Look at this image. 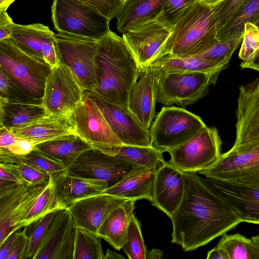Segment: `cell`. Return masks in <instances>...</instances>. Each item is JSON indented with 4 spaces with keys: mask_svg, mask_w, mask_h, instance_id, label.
Returning <instances> with one entry per match:
<instances>
[{
    "mask_svg": "<svg viewBox=\"0 0 259 259\" xmlns=\"http://www.w3.org/2000/svg\"><path fill=\"white\" fill-rule=\"evenodd\" d=\"M158 80L156 72L148 66L141 70L139 80L131 90L128 108L148 129L155 114Z\"/></svg>",
    "mask_w": 259,
    "mask_h": 259,
    "instance_id": "obj_22",
    "label": "cell"
},
{
    "mask_svg": "<svg viewBox=\"0 0 259 259\" xmlns=\"http://www.w3.org/2000/svg\"><path fill=\"white\" fill-rule=\"evenodd\" d=\"M24 183L13 172L0 166V189L16 186Z\"/></svg>",
    "mask_w": 259,
    "mask_h": 259,
    "instance_id": "obj_50",
    "label": "cell"
},
{
    "mask_svg": "<svg viewBox=\"0 0 259 259\" xmlns=\"http://www.w3.org/2000/svg\"><path fill=\"white\" fill-rule=\"evenodd\" d=\"M48 182L38 185L24 183L0 199V244L10 234L21 229V223Z\"/></svg>",
    "mask_w": 259,
    "mask_h": 259,
    "instance_id": "obj_17",
    "label": "cell"
},
{
    "mask_svg": "<svg viewBox=\"0 0 259 259\" xmlns=\"http://www.w3.org/2000/svg\"><path fill=\"white\" fill-rule=\"evenodd\" d=\"M13 23L7 11H0V40L10 37Z\"/></svg>",
    "mask_w": 259,
    "mask_h": 259,
    "instance_id": "obj_51",
    "label": "cell"
},
{
    "mask_svg": "<svg viewBox=\"0 0 259 259\" xmlns=\"http://www.w3.org/2000/svg\"><path fill=\"white\" fill-rule=\"evenodd\" d=\"M51 177L57 195L66 208L79 200L101 194L109 187L102 181L84 178L67 169Z\"/></svg>",
    "mask_w": 259,
    "mask_h": 259,
    "instance_id": "obj_24",
    "label": "cell"
},
{
    "mask_svg": "<svg viewBox=\"0 0 259 259\" xmlns=\"http://www.w3.org/2000/svg\"><path fill=\"white\" fill-rule=\"evenodd\" d=\"M36 146V144L32 141L18 138L13 144L6 148L17 155L22 156L30 153L35 149Z\"/></svg>",
    "mask_w": 259,
    "mask_h": 259,
    "instance_id": "obj_49",
    "label": "cell"
},
{
    "mask_svg": "<svg viewBox=\"0 0 259 259\" xmlns=\"http://www.w3.org/2000/svg\"><path fill=\"white\" fill-rule=\"evenodd\" d=\"M15 0H0V11H7L9 6Z\"/></svg>",
    "mask_w": 259,
    "mask_h": 259,
    "instance_id": "obj_58",
    "label": "cell"
},
{
    "mask_svg": "<svg viewBox=\"0 0 259 259\" xmlns=\"http://www.w3.org/2000/svg\"><path fill=\"white\" fill-rule=\"evenodd\" d=\"M217 246L224 249L228 259H259V246L239 233L223 234Z\"/></svg>",
    "mask_w": 259,
    "mask_h": 259,
    "instance_id": "obj_35",
    "label": "cell"
},
{
    "mask_svg": "<svg viewBox=\"0 0 259 259\" xmlns=\"http://www.w3.org/2000/svg\"><path fill=\"white\" fill-rule=\"evenodd\" d=\"M184 192L182 171L166 162L155 174L152 205L170 218L180 205Z\"/></svg>",
    "mask_w": 259,
    "mask_h": 259,
    "instance_id": "obj_21",
    "label": "cell"
},
{
    "mask_svg": "<svg viewBox=\"0 0 259 259\" xmlns=\"http://www.w3.org/2000/svg\"><path fill=\"white\" fill-rule=\"evenodd\" d=\"M54 34L53 31L49 33L45 38L42 45L44 60L52 68L60 62L59 50Z\"/></svg>",
    "mask_w": 259,
    "mask_h": 259,
    "instance_id": "obj_47",
    "label": "cell"
},
{
    "mask_svg": "<svg viewBox=\"0 0 259 259\" xmlns=\"http://www.w3.org/2000/svg\"><path fill=\"white\" fill-rule=\"evenodd\" d=\"M76 227L67 208L58 210L34 259H73Z\"/></svg>",
    "mask_w": 259,
    "mask_h": 259,
    "instance_id": "obj_15",
    "label": "cell"
},
{
    "mask_svg": "<svg viewBox=\"0 0 259 259\" xmlns=\"http://www.w3.org/2000/svg\"><path fill=\"white\" fill-rule=\"evenodd\" d=\"M206 258L207 259H228V256L224 249L217 245L208 252Z\"/></svg>",
    "mask_w": 259,
    "mask_h": 259,
    "instance_id": "obj_55",
    "label": "cell"
},
{
    "mask_svg": "<svg viewBox=\"0 0 259 259\" xmlns=\"http://www.w3.org/2000/svg\"><path fill=\"white\" fill-rule=\"evenodd\" d=\"M101 238L87 229L76 227L73 259H103Z\"/></svg>",
    "mask_w": 259,
    "mask_h": 259,
    "instance_id": "obj_36",
    "label": "cell"
},
{
    "mask_svg": "<svg viewBox=\"0 0 259 259\" xmlns=\"http://www.w3.org/2000/svg\"><path fill=\"white\" fill-rule=\"evenodd\" d=\"M0 166L13 172L22 181L30 184L38 185L49 181L50 175L23 160L19 155H16L9 163H0Z\"/></svg>",
    "mask_w": 259,
    "mask_h": 259,
    "instance_id": "obj_37",
    "label": "cell"
},
{
    "mask_svg": "<svg viewBox=\"0 0 259 259\" xmlns=\"http://www.w3.org/2000/svg\"><path fill=\"white\" fill-rule=\"evenodd\" d=\"M0 98L23 103L42 104L23 91L3 70H0Z\"/></svg>",
    "mask_w": 259,
    "mask_h": 259,
    "instance_id": "obj_43",
    "label": "cell"
},
{
    "mask_svg": "<svg viewBox=\"0 0 259 259\" xmlns=\"http://www.w3.org/2000/svg\"><path fill=\"white\" fill-rule=\"evenodd\" d=\"M20 158L51 176L60 174L67 169L66 167L63 164L36 148L28 154L20 156Z\"/></svg>",
    "mask_w": 259,
    "mask_h": 259,
    "instance_id": "obj_42",
    "label": "cell"
},
{
    "mask_svg": "<svg viewBox=\"0 0 259 259\" xmlns=\"http://www.w3.org/2000/svg\"><path fill=\"white\" fill-rule=\"evenodd\" d=\"M120 259L125 258L124 256L121 254L112 251L110 249H107L105 254H104L103 259Z\"/></svg>",
    "mask_w": 259,
    "mask_h": 259,
    "instance_id": "obj_57",
    "label": "cell"
},
{
    "mask_svg": "<svg viewBox=\"0 0 259 259\" xmlns=\"http://www.w3.org/2000/svg\"><path fill=\"white\" fill-rule=\"evenodd\" d=\"M60 61L66 65L84 91L97 87L98 40L67 33L54 34Z\"/></svg>",
    "mask_w": 259,
    "mask_h": 259,
    "instance_id": "obj_9",
    "label": "cell"
},
{
    "mask_svg": "<svg viewBox=\"0 0 259 259\" xmlns=\"http://www.w3.org/2000/svg\"><path fill=\"white\" fill-rule=\"evenodd\" d=\"M208 180L214 190L235 211L242 222L259 225V187Z\"/></svg>",
    "mask_w": 259,
    "mask_h": 259,
    "instance_id": "obj_20",
    "label": "cell"
},
{
    "mask_svg": "<svg viewBox=\"0 0 259 259\" xmlns=\"http://www.w3.org/2000/svg\"><path fill=\"white\" fill-rule=\"evenodd\" d=\"M182 173L184 192L170 218L173 227L171 242L188 251L208 244L242 222L214 190L208 179L200 178L197 172Z\"/></svg>",
    "mask_w": 259,
    "mask_h": 259,
    "instance_id": "obj_1",
    "label": "cell"
},
{
    "mask_svg": "<svg viewBox=\"0 0 259 259\" xmlns=\"http://www.w3.org/2000/svg\"><path fill=\"white\" fill-rule=\"evenodd\" d=\"M28 244L29 238L24 227L22 231H16L7 259H24Z\"/></svg>",
    "mask_w": 259,
    "mask_h": 259,
    "instance_id": "obj_48",
    "label": "cell"
},
{
    "mask_svg": "<svg viewBox=\"0 0 259 259\" xmlns=\"http://www.w3.org/2000/svg\"><path fill=\"white\" fill-rule=\"evenodd\" d=\"M164 0H126L117 17L116 27L124 33L147 21L155 19Z\"/></svg>",
    "mask_w": 259,
    "mask_h": 259,
    "instance_id": "obj_28",
    "label": "cell"
},
{
    "mask_svg": "<svg viewBox=\"0 0 259 259\" xmlns=\"http://www.w3.org/2000/svg\"><path fill=\"white\" fill-rule=\"evenodd\" d=\"M151 69L166 72H203L219 74L227 65L197 57L165 55L148 65Z\"/></svg>",
    "mask_w": 259,
    "mask_h": 259,
    "instance_id": "obj_29",
    "label": "cell"
},
{
    "mask_svg": "<svg viewBox=\"0 0 259 259\" xmlns=\"http://www.w3.org/2000/svg\"><path fill=\"white\" fill-rule=\"evenodd\" d=\"M171 31L153 19L127 30L122 37L142 70L157 58Z\"/></svg>",
    "mask_w": 259,
    "mask_h": 259,
    "instance_id": "obj_16",
    "label": "cell"
},
{
    "mask_svg": "<svg viewBox=\"0 0 259 259\" xmlns=\"http://www.w3.org/2000/svg\"><path fill=\"white\" fill-rule=\"evenodd\" d=\"M126 200L101 193L79 200L67 208L76 227L84 228L97 234L100 227L110 213Z\"/></svg>",
    "mask_w": 259,
    "mask_h": 259,
    "instance_id": "obj_19",
    "label": "cell"
},
{
    "mask_svg": "<svg viewBox=\"0 0 259 259\" xmlns=\"http://www.w3.org/2000/svg\"><path fill=\"white\" fill-rule=\"evenodd\" d=\"M136 200H126L115 209L103 222L97 234L116 250L122 249L133 215Z\"/></svg>",
    "mask_w": 259,
    "mask_h": 259,
    "instance_id": "obj_26",
    "label": "cell"
},
{
    "mask_svg": "<svg viewBox=\"0 0 259 259\" xmlns=\"http://www.w3.org/2000/svg\"><path fill=\"white\" fill-rule=\"evenodd\" d=\"M139 167L92 147L81 153L67 170L84 178L102 181L110 187Z\"/></svg>",
    "mask_w": 259,
    "mask_h": 259,
    "instance_id": "obj_13",
    "label": "cell"
},
{
    "mask_svg": "<svg viewBox=\"0 0 259 259\" xmlns=\"http://www.w3.org/2000/svg\"><path fill=\"white\" fill-rule=\"evenodd\" d=\"M66 208L60 201L50 176L48 184L32 206L26 217L20 224V228L24 227L47 214L60 209Z\"/></svg>",
    "mask_w": 259,
    "mask_h": 259,
    "instance_id": "obj_34",
    "label": "cell"
},
{
    "mask_svg": "<svg viewBox=\"0 0 259 259\" xmlns=\"http://www.w3.org/2000/svg\"><path fill=\"white\" fill-rule=\"evenodd\" d=\"M155 71L158 80L157 102L164 106L176 104L183 108L204 96L219 75L203 72Z\"/></svg>",
    "mask_w": 259,
    "mask_h": 259,
    "instance_id": "obj_8",
    "label": "cell"
},
{
    "mask_svg": "<svg viewBox=\"0 0 259 259\" xmlns=\"http://www.w3.org/2000/svg\"><path fill=\"white\" fill-rule=\"evenodd\" d=\"M141 72L124 39L110 30L98 40L97 87L90 91L106 101L127 107L131 90Z\"/></svg>",
    "mask_w": 259,
    "mask_h": 259,
    "instance_id": "obj_2",
    "label": "cell"
},
{
    "mask_svg": "<svg viewBox=\"0 0 259 259\" xmlns=\"http://www.w3.org/2000/svg\"><path fill=\"white\" fill-rule=\"evenodd\" d=\"M198 1L164 0L161 11L155 19L171 30L179 20Z\"/></svg>",
    "mask_w": 259,
    "mask_h": 259,
    "instance_id": "obj_38",
    "label": "cell"
},
{
    "mask_svg": "<svg viewBox=\"0 0 259 259\" xmlns=\"http://www.w3.org/2000/svg\"><path fill=\"white\" fill-rule=\"evenodd\" d=\"M199 173L209 179L259 187V140L233 146L211 166Z\"/></svg>",
    "mask_w": 259,
    "mask_h": 259,
    "instance_id": "obj_5",
    "label": "cell"
},
{
    "mask_svg": "<svg viewBox=\"0 0 259 259\" xmlns=\"http://www.w3.org/2000/svg\"><path fill=\"white\" fill-rule=\"evenodd\" d=\"M83 92L69 68L60 61L47 78L42 104L49 114L69 117Z\"/></svg>",
    "mask_w": 259,
    "mask_h": 259,
    "instance_id": "obj_11",
    "label": "cell"
},
{
    "mask_svg": "<svg viewBox=\"0 0 259 259\" xmlns=\"http://www.w3.org/2000/svg\"><path fill=\"white\" fill-rule=\"evenodd\" d=\"M16 231L10 234L0 244V259H7L12 246Z\"/></svg>",
    "mask_w": 259,
    "mask_h": 259,
    "instance_id": "obj_53",
    "label": "cell"
},
{
    "mask_svg": "<svg viewBox=\"0 0 259 259\" xmlns=\"http://www.w3.org/2000/svg\"><path fill=\"white\" fill-rule=\"evenodd\" d=\"M0 67L29 96L42 101L52 70L44 60L25 53L8 38L0 40Z\"/></svg>",
    "mask_w": 259,
    "mask_h": 259,
    "instance_id": "obj_4",
    "label": "cell"
},
{
    "mask_svg": "<svg viewBox=\"0 0 259 259\" xmlns=\"http://www.w3.org/2000/svg\"><path fill=\"white\" fill-rule=\"evenodd\" d=\"M52 31L41 23L22 25L13 23L10 39L21 50L44 60L42 45Z\"/></svg>",
    "mask_w": 259,
    "mask_h": 259,
    "instance_id": "obj_32",
    "label": "cell"
},
{
    "mask_svg": "<svg viewBox=\"0 0 259 259\" xmlns=\"http://www.w3.org/2000/svg\"><path fill=\"white\" fill-rule=\"evenodd\" d=\"M252 241L259 246V234L251 237Z\"/></svg>",
    "mask_w": 259,
    "mask_h": 259,
    "instance_id": "obj_60",
    "label": "cell"
},
{
    "mask_svg": "<svg viewBox=\"0 0 259 259\" xmlns=\"http://www.w3.org/2000/svg\"><path fill=\"white\" fill-rule=\"evenodd\" d=\"M240 67L242 68H249L259 72V49L249 59L242 61Z\"/></svg>",
    "mask_w": 259,
    "mask_h": 259,
    "instance_id": "obj_54",
    "label": "cell"
},
{
    "mask_svg": "<svg viewBox=\"0 0 259 259\" xmlns=\"http://www.w3.org/2000/svg\"><path fill=\"white\" fill-rule=\"evenodd\" d=\"M163 252L157 249H152L149 251H147V259H156L161 258L163 256Z\"/></svg>",
    "mask_w": 259,
    "mask_h": 259,
    "instance_id": "obj_56",
    "label": "cell"
},
{
    "mask_svg": "<svg viewBox=\"0 0 259 259\" xmlns=\"http://www.w3.org/2000/svg\"><path fill=\"white\" fill-rule=\"evenodd\" d=\"M155 174L149 169L139 167L102 193L127 200L145 199L151 201Z\"/></svg>",
    "mask_w": 259,
    "mask_h": 259,
    "instance_id": "obj_25",
    "label": "cell"
},
{
    "mask_svg": "<svg viewBox=\"0 0 259 259\" xmlns=\"http://www.w3.org/2000/svg\"><path fill=\"white\" fill-rule=\"evenodd\" d=\"M259 49V28L254 24H245L243 39L239 53V57L242 61L250 59Z\"/></svg>",
    "mask_w": 259,
    "mask_h": 259,
    "instance_id": "obj_45",
    "label": "cell"
},
{
    "mask_svg": "<svg viewBox=\"0 0 259 259\" xmlns=\"http://www.w3.org/2000/svg\"><path fill=\"white\" fill-rule=\"evenodd\" d=\"M258 28H259V18L253 23Z\"/></svg>",
    "mask_w": 259,
    "mask_h": 259,
    "instance_id": "obj_61",
    "label": "cell"
},
{
    "mask_svg": "<svg viewBox=\"0 0 259 259\" xmlns=\"http://www.w3.org/2000/svg\"><path fill=\"white\" fill-rule=\"evenodd\" d=\"M217 33L211 7L198 0L174 26L156 59L195 56L219 40Z\"/></svg>",
    "mask_w": 259,
    "mask_h": 259,
    "instance_id": "obj_3",
    "label": "cell"
},
{
    "mask_svg": "<svg viewBox=\"0 0 259 259\" xmlns=\"http://www.w3.org/2000/svg\"><path fill=\"white\" fill-rule=\"evenodd\" d=\"M250 0H223L211 6L218 32Z\"/></svg>",
    "mask_w": 259,
    "mask_h": 259,
    "instance_id": "obj_44",
    "label": "cell"
},
{
    "mask_svg": "<svg viewBox=\"0 0 259 259\" xmlns=\"http://www.w3.org/2000/svg\"><path fill=\"white\" fill-rule=\"evenodd\" d=\"M10 130L17 137L32 141L36 145L71 135H77L69 117L49 114Z\"/></svg>",
    "mask_w": 259,
    "mask_h": 259,
    "instance_id": "obj_23",
    "label": "cell"
},
{
    "mask_svg": "<svg viewBox=\"0 0 259 259\" xmlns=\"http://www.w3.org/2000/svg\"><path fill=\"white\" fill-rule=\"evenodd\" d=\"M98 149L155 172L166 163L163 158V153L153 146L120 145L101 147Z\"/></svg>",
    "mask_w": 259,
    "mask_h": 259,
    "instance_id": "obj_27",
    "label": "cell"
},
{
    "mask_svg": "<svg viewBox=\"0 0 259 259\" xmlns=\"http://www.w3.org/2000/svg\"><path fill=\"white\" fill-rule=\"evenodd\" d=\"M51 19L61 33L98 40L110 31V21L96 9L78 0H54Z\"/></svg>",
    "mask_w": 259,
    "mask_h": 259,
    "instance_id": "obj_6",
    "label": "cell"
},
{
    "mask_svg": "<svg viewBox=\"0 0 259 259\" xmlns=\"http://www.w3.org/2000/svg\"><path fill=\"white\" fill-rule=\"evenodd\" d=\"M206 126L201 118L184 108L164 106L149 129L152 144L163 153L187 142Z\"/></svg>",
    "mask_w": 259,
    "mask_h": 259,
    "instance_id": "obj_7",
    "label": "cell"
},
{
    "mask_svg": "<svg viewBox=\"0 0 259 259\" xmlns=\"http://www.w3.org/2000/svg\"><path fill=\"white\" fill-rule=\"evenodd\" d=\"M98 10L109 21L117 18L126 0H78Z\"/></svg>",
    "mask_w": 259,
    "mask_h": 259,
    "instance_id": "obj_46",
    "label": "cell"
},
{
    "mask_svg": "<svg viewBox=\"0 0 259 259\" xmlns=\"http://www.w3.org/2000/svg\"><path fill=\"white\" fill-rule=\"evenodd\" d=\"M258 18L259 0H250L218 32V39H228L243 36L245 24H253Z\"/></svg>",
    "mask_w": 259,
    "mask_h": 259,
    "instance_id": "obj_33",
    "label": "cell"
},
{
    "mask_svg": "<svg viewBox=\"0 0 259 259\" xmlns=\"http://www.w3.org/2000/svg\"><path fill=\"white\" fill-rule=\"evenodd\" d=\"M242 39L243 36L233 39H219L210 48L194 57L227 65L233 54L242 42Z\"/></svg>",
    "mask_w": 259,
    "mask_h": 259,
    "instance_id": "obj_41",
    "label": "cell"
},
{
    "mask_svg": "<svg viewBox=\"0 0 259 259\" xmlns=\"http://www.w3.org/2000/svg\"><path fill=\"white\" fill-rule=\"evenodd\" d=\"M69 119L76 135L93 148L123 145L96 102L84 92Z\"/></svg>",
    "mask_w": 259,
    "mask_h": 259,
    "instance_id": "obj_12",
    "label": "cell"
},
{
    "mask_svg": "<svg viewBox=\"0 0 259 259\" xmlns=\"http://www.w3.org/2000/svg\"><path fill=\"white\" fill-rule=\"evenodd\" d=\"M48 114L42 104L23 103L0 98L1 126L10 130Z\"/></svg>",
    "mask_w": 259,
    "mask_h": 259,
    "instance_id": "obj_30",
    "label": "cell"
},
{
    "mask_svg": "<svg viewBox=\"0 0 259 259\" xmlns=\"http://www.w3.org/2000/svg\"><path fill=\"white\" fill-rule=\"evenodd\" d=\"M57 211L51 212L25 226L29 238V244L24 259H34Z\"/></svg>",
    "mask_w": 259,
    "mask_h": 259,
    "instance_id": "obj_40",
    "label": "cell"
},
{
    "mask_svg": "<svg viewBox=\"0 0 259 259\" xmlns=\"http://www.w3.org/2000/svg\"><path fill=\"white\" fill-rule=\"evenodd\" d=\"M201 2L204 3V4L209 6H212L222 1L223 0H199Z\"/></svg>",
    "mask_w": 259,
    "mask_h": 259,
    "instance_id": "obj_59",
    "label": "cell"
},
{
    "mask_svg": "<svg viewBox=\"0 0 259 259\" xmlns=\"http://www.w3.org/2000/svg\"><path fill=\"white\" fill-rule=\"evenodd\" d=\"M35 148L67 168L81 153L92 147L79 136L73 135L39 144Z\"/></svg>",
    "mask_w": 259,
    "mask_h": 259,
    "instance_id": "obj_31",
    "label": "cell"
},
{
    "mask_svg": "<svg viewBox=\"0 0 259 259\" xmlns=\"http://www.w3.org/2000/svg\"><path fill=\"white\" fill-rule=\"evenodd\" d=\"M122 249L130 259H147V250L141 233L140 223L134 214Z\"/></svg>",
    "mask_w": 259,
    "mask_h": 259,
    "instance_id": "obj_39",
    "label": "cell"
},
{
    "mask_svg": "<svg viewBox=\"0 0 259 259\" xmlns=\"http://www.w3.org/2000/svg\"><path fill=\"white\" fill-rule=\"evenodd\" d=\"M84 92L96 102L123 145L152 146L149 129L128 107L106 101L90 91Z\"/></svg>",
    "mask_w": 259,
    "mask_h": 259,
    "instance_id": "obj_14",
    "label": "cell"
},
{
    "mask_svg": "<svg viewBox=\"0 0 259 259\" xmlns=\"http://www.w3.org/2000/svg\"><path fill=\"white\" fill-rule=\"evenodd\" d=\"M221 145L218 130L206 125L187 142L168 151L170 159L166 162L182 171L199 172L218 160Z\"/></svg>",
    "mask_w": 259,
    "mask_h": 259,
    "instance_id": "obj_10",
    "label": "cell"
},
{
    "mask_svg": "<svg viewBox=\"0 0 259 259\" xmlns=\"http://www.w3.org/2000/svg\"><path fill=\"white\" fill-rule=\"evenodd\" d=\"M239 90L233 147L259 140V77Z\"/></svg>",
    "mask_w": 259,
    "mask_h": 259,
    "instance_id": "obj_18",
    "label": "cell"
},
{
    "mask_svg": "<svg viewBox=\"0 0 259 259\" xmlns=\"http://www.w3.org/2000/svg\"><path fill=\"white\" fill-rule=\"evenodd\" d=\"M18 139L10 130L0 125V148H7Z\"/></svg>",
    "mask_w": 259,
    "mask_h": 259,
    "instance_id": "obj_52",
    "label": "cell"
}]
</instances>
